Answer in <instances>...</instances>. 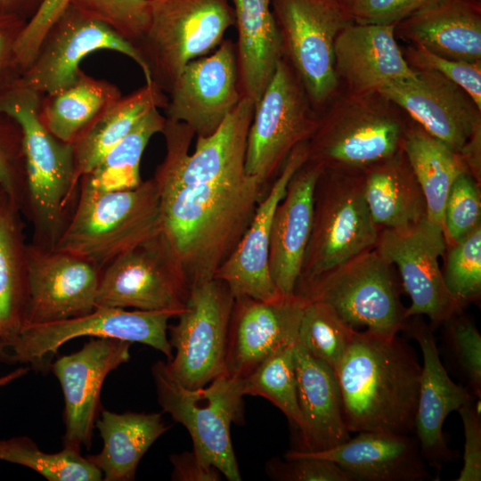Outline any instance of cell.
I'll list each match as a JSON object with an SVG mask.
<instances>
[{"instance_id":"obj_1","label":"cell","mask_w":481,"mask_h":481,"mask_svg":"<svg viewBox=\"0 0 481 481\" xmlns=\"http://www.w3.org/2000/svg\"><path fill=\"white\" fill-rule=\"evenodd\" d=\"M161 234L189 290L214 278L249 225L264 184L249 175L200 184H156Z\"/></svg>"},{"instance_id":"obj_2","label":"cell","mask_w":481,"mask_h":481,"mask_svg":"<svg viewBox=\"0 0 481 481\" xmlns=\"http://www.w3.org/2000/svg\"><path fill=\"white\" fill-rule=\"evenodd\" d=\"M333 370L350 433L414 431L421 365L397 334L357 330Z\"/></svg>"},{"instance_id":"obj_3","label":"cell","mask_w":481,"mask_h":481,"mask_svg":"<svg viewBox=\"0 0 481 481\" xmlns=\"http://www.w3.org/2000/svg\"><path fill=\"white\" fill-rule=\"evenodd\" d=\"M42 94L20 77L0 89V114L20 127L25 162L21 213L32 227L31 243L53 249L74 208L76 179L73 144L52 135L39 118Z\"/></svg>"},{"instance_id":"obj_4","label":"cell","mask_w":481,"mask_h":481,"mask_svg":"<svg viewBox=\"0 0 481 481\" xmlns=\"http://www.w3.org/2000/svg\"><path fill=\"white\" fill-rule=\"evenodd\" d=\"M160 232L159 196L152 178L123 190L97 188L81 178L74 208L53 249L77 256L101 272Z\"/></svg>"},{"instance_id":"obj_5","label":"cell","mask_w":481,"mask_h":481,"mask_svg":"<svg viewBox=\"0 0 481 481\" xmlns=\"http://www.w3.org/2000/svg\"><path fill=\"white\" fill-rule=\"evenodd\" d=\"M379 230L365 200L363 171L323 167L314 188L313 227L295 292L375 248Z\"/></svg>"},{"instance_id":"obj_6","label":"cell","mask_w":481,"mask_h":481,"mask_svg":"<svg viewBox=\"0 0 481 481\" xmlns=\"http://www.w3.org/2000/svg\"><path fill=\"white\" fill-rule=\"evenodd\" d=\"M151 373L163 412L186 428L201 461L230 481L241 480L230 429L243 421L244 379L223 373L204 387L188 388L162 361Z\"/></svg>"},{"instance_id":"obj_7","label":"cell","mask_w":481,"mask_h":481,"mask_svg":"<svg viewBox=\"0 0 481 481\" xmlns=\"http://www.w3.org/2000/svg\"><path fill=\"white\" fill-rule=\"evenodd\" d=\"M234 25L230 0H149V21L135 45L152 81L168 93L183 67L209 53Z\"/></svg>"},{"instance_id":"obj_8","label":"cell","mask_w":481,"mask_h":481,"mask_svg":"<svg viewBox=\"0 0 481 481\" xmlns=\"http://www.w3.org/2000/svg\"><path fill=\"white\" fill-rule=\"evenodd\" d=\"M395 266L375 248L366 250L295 292L330 306L355 330L396 335L409 318L400 298Z\"/></svg>"},{"instance_id":"obj_9","label":"cell","mask_w":481,"mask_h":481,"mask_svg":"<svg viewBox=\"0 0 481 481\" xmlns=\"http://www.w3.org/2000/svg\"><path fill=\"white\" fill-rule=\"evenodd\" d=\"M379 93L339 99L319 119L307 160L323 167L363 171L402 149L407 127Z\"/></svg>"},{"instance_id":"obj_10","label":"cell","mask_w":481,"mask_h":481,"mask_svg":"<svg viewBox=\"0 0 481 481\" xmlns=\"http://www.w3.org/2000/svg\"><path fill=\"white\" fill-rule=\"evenodd\" d=\"M172 317L175 315L169 312L96 306L79 316L25 325L14 335L0 338V361L47 370L64 343L85 336L142 343L163 353L170 361L173 348L167 338V322Z\"/></svg>"},{"instance_id":"obj_11","label":"cell","mask_w":481,"mask_h":481,"mask_svg":"<svg viewBox=\"0 0 481 481\" xmlns=\"http://www.w3.org/2000/svg\"><path fill=\"white\" fill-rule=\"evenodd\" d=\"M312 106L294 69L282 57L255 105L247 139V175L265 185L293 149L310 140L320 119Z\"/></svg>"},{"instance_id":"obj_12","label":"cell","mask_w":481,"mask_h":481,"mask_svg":"<svg viewBox=\"0 0 481 481\" xmlns=\"http://www.w3.org/2000/svg\"><path fill=\"white\" fill-rule=\"evenodd\" d=\"M254 110V102L242 95L213 134L197 137L191 154L189 147L194 133L185 124L166 118L161 132L166 142V155L152 177L155 183L158 186H195L246 175L247 139Z\"/></svg>"},{"instance_id":"obj_13","label":"cell","mask_w":481,"mask_h":481,"mask_svg":"<svg viewBox=\"0 0 481 481\" xmlns=\"http://www.w3.org/2000/svg\"><path fill=\"white\" fill-rule=\"evenodd\" d=\"M283 53L311 103L321 106L338 83L334 45L338 34L353 22L346 10L330 0H272Z\"/></svg>"},{"instance_id":"obj_14","label":"cell","mask_w":481,"mask_h":481,"mask_svg":"<svg viewBox=\"0 0 481 481\" xmlns=\"http://www.w3.org/2000/svg\"><path fill=\"white\" fill-rule=\"evenodd\" d=\"M234 298L216 278L192 287L178 322L168 326L175 354L167 364L188 388L206 386L225 373L224 357Z\"/></svg>"},{"instance_id":"obj_15","label":"cell","mask_w":481,"mask_h":481,"mask_svg":"<svg viewBox=\"0 0 481 481\" xmlns=\"http://www.w3.org/2000/svg\"><path fill=\"white\" fill-rule=\"evenodd\" d=\"M375 249L398 270L402 288L411 299L408 318L425 315L435 330L462 312L445 287L439 265L446 249L440 225L426 218L404 228L380 229Z\"/></svg>"},{"instance_id":"obj_16","label":"cell","mask_w":481,"mask_h":481,"mask_svg":"<svg viewBox=\"0 0 481 481\" xmlns=\"http://www.w3.org/2000/svg\"><path fill=\"white\" fill-rule=\"evenodd\" d=\"M189 288L161 232L121 254L100 273L96 306L169 312L183 310Z\"/></svg>"},{"instance_id":"obj_17","label":"cell","mask_w":481,"mask_h":481,"mask_svg":"<svg viewBox=\"0 0 481 481\" xmlns=\"http://www.w3.org/2000/svg\"><path fill=\"white\" fill-rule=\"evenodd\" d=\"M100 50L129 57L141 68L145 83L153 82L140 53L130 42L73 4L51 28L34 61L20 77L41 94L56 93L76 81L85 57Z\"/></svg>"},{"instance_id":"obj_18","label":"cell","mask_w":481,"mask_h":481,"mask_svg":"<svg viewBox=\"0 0 481 481\" xmlns=\"http://www.w3.org/2000/svg\"><path fill=\"white\" fill-rule=\"evenodd\" d=\"M165 118L188 126L197 137L213 134L242 97L236 44L188 62L171 86Z\"/></svg>"},{"instance_id":"obj_19","label":"cell","mask_w":481,"mask_h":481,"mask_svg":"<svg viewBox=\"0 0 481 481\" xmlns=\"http://www.w3.org/2000/svg\"><path fill=\"white\" fill-rule=\"evenodd\" d=\"M100 273L77 256L28 243L22 326L61 321L93 311Z\"/></svg>"},{"instance_id":"obj_20","label":"cell","mask_w":481,"mask_h":481,"mask_svg":"<svg viewBox=\"0 0 481 481\" xmlns=\"http://www.w3.org/2000/svg\"><path fill=\"white\" fill-rule=\"evenodd\" d=\"M416 72L413 78L388 83L379 94L461 155L469 140L481 133V110L463 89L443 75Z\"/></svg>"},{"instance_id":"obj_21","label":"cell","mask_w":481,"mask_h":481,"mask_svg":"<svg viewBox=\"0 0 481 481\" xmlns=\"http://www.w3.org/2000/svg\"><path fill=\"white\" fill-rule=\"evenodd\" d=\"M132 343L111 338H93L76 353L51 363L64 395V446L80 451L90 447L100 394L107 375L130 358Z\"/></svg>"},{"instance_id":"obj_22","label":"cell","mask_w":481,"mask_h":481,"mask_svg":"<svg viewBox=\"0 0 481 481\" xmlns=\"http://www.w3.org/2000/svg\"><path fill=\"white\" fill-rule=\"evenodd\" d=\"M308 159V141L289 153L267 195L258 202L254 216L238 245L217 269L214 278L224 281L233 298L273 301L281 296L269 269L271 228L275 209L293 175Z\"/></svg>"},{"instance_id":"obj_23","label":"cell","mask_w":481,"mask_h":481,"mask_svg":"<svg viewBox=\"0 0 481 481\" xmlns=\"http://www.w3.org/2000/svg\"><path fill=\"white\" fill-rule=\"evenodd\" d=\"M305 303L296 294L273 301L234 298L226 339L225 374L244 379L271 353L296 343Z\"/></svg>"},{"instance_id":"obj_24","label":"cell","mask_w":481,"mask_h":481,"mask_svg":"<svg viewBox=\"0 0 481 481\" xmlns=\"http://www.w3.org/2000/svg\"><path fill=\"white\" fill-rule=\"evenodd\" d=\"M404 331L417 341L423 357L414 425L416 439L424 461L439 470L455 459L444 439V422L474 395L449 377L439 357L434 330L421 316L410 317Z\"/></svg>"},{"instance_id":"obj_25","label":"cell","mask_w":481,"mask_h":481,"mask_svg":"<svg viewBox=\"0 0 481 481\" xmlns=\"http://www.w3.org/2000/svg\"><path fill=\"white\" fill-rule=\"evenodd\" d=\"M395 37V25L351 22L341 29L334 45L335 69L349 93L375 94L388 83L416 77Z\"/></svg>"},{"instance_id":"obj_26","label":"cell","mask_w":481,"mask_h":481,"mask_svg":"<svg viewBox=\"0 0 481 481\" xmlns=\"http://www.w3.org/2000/svg\"><path fill=\"white\" fill-rule=\"evenodd\" d=\"M323 169L320 163L306 162L289 180L272 222L269 269L281 296L295 294L314 220V194Z\"/></svg>"},{"instance_id":"obj_27","label":"cell","mask_w":481,"mask_h":481,"mask_svg":"<svg viewBox=\"0 0 481 481\" xmlns=\"http://www.w3.org/2000/svg\"><path fill=\"white\" fill-rule=\"evenodd\" d=\"M329 460L363 481H423L428 473L416 438L410 435L363 431L321 452L289 451Z\"/></svg>"},{"instance_id":"obj_28","label":"cell","mask_w":481,"mask_h":481,"mask_svg":"<svg viewBox=\"0 0 481 481\" xmlns=\"http://www.w3.org/2000/svg\"><path fill=\"white\" fill-rule=\"evenodd\" d=\"M293 351L298 401L303 420L297 450L321 452L346 442L351 436L343 419L333 368L314 357L298 341Z\"/></svg>"},{"instance_id":"obj_29","label":"cell","mask_w":481,"mask_h":481,"mask_svg":"<svg viewBox=\"0 0 481 481\" xmlns=\"http://www.w3.org/2000/svg\"><path fill=\"white\" fill-rule=\"evenodd\" d=\"M395 32L437 55L481 61V9L477 0H442L397 23Z\"/></svg>"},{"instance_id":"obj_30","label":"cell","mask_w":481,"mask_h":481,"mask_svg":"<svg viewBox=\"0 0 481 481\" xmlns=\"http://www.w3.org/2000/svg\"><path fill=\"white\" fill-rule=\"evenodd\" d=\"M237 28L236 43L241 94L255 105L283 57L272 0H230Z\"/></svg>"},{"instance_id":"obj_31","label":"cell","mask_w":481,"mask_h":481,"mask_svg":"<svg viewBox=\"0 0 481 481\" xmlns=\"http://www.w3.org/2000/svg\"><path fill=\"white\" fill-rule=\"evenodd\" d=\"M365 200L379 229H398L427 218L422 189L403 148L363 170Z\"/></svg>"},{"instance_id":"obj_32","label":"cell","mask_w":481,"mask_h":481,"mask_svg":"<svg viewBox=\"0 0 481 481\" xmlns=\"http://www.w3.org/2000/svg\"><path fill=\"white\" fill-rule=\"evenodd\" d=\"M95 425L103 446L86 458L102 471L104 481L133 480L143 456L169 429L159 412L102 410Z\"/></svg>"},{"instance_id":"obj_33","label":"cell","mask_w":481,"mask_h":481,"mask_svg":"<svg viewBox=\"0 0 481 481\" xmlns=\"http://www.w3.org/2000/svg\"><path fill=\"white\" fill-rule=\"evenodd\" d=\"M167 103V96L164 91L154 82L145 83L122 95L96 116L72 143L77 183L142 118L153 109H164Z\"/></svg>"},{"instance_id":"obj_34","label":"cell","mask_w":481,"mask_h":481,"mask_svg":"<svg viewBox=\"0 0 481 481\" xmlns=\"http://www.w3.org/2000/svg\"><path fill=\"white\" fill-rule=\"evenodd\" d=\"M23 215L0 184V338L23 323L27 288V249Z\"/></svg>"},{"instance_id":"obj_35","label":"cell","mask_w":481,"mask_h":481,"mask_svg":"<svg viewBox=\"0 0 481 481\" xmlns=\"http://www.w3.org/2000/svg\"><path fill=\"white\" fill-rule=\"evenodd\" d=\"M402 148L424 193L427 218L444 229L450 189L460 175L469 172L463 159L415 122L407 125Z\"/></svg>"},{"instance_id":"obj_36","label":"cell","mask_w":481,"mask_h":481,"mask_svg":"<svg viewBox=\"0 0 481 481\" xmlns=\"http://www.w3.org/2000/svg\"><path fill=\"white\" fill-rule=\"evenodd\" d=\"M121 96L116 85L81 70L71 85L42 94L39 118L52 135L73 143L96 116Z\"/></svg>"},{"instance_id":"obj_37","label":"cell","mask_w":481,"mask_h":481,"mask_svg":"<svg viewBox=\"0 0 481 481\" xmlns=\"http://www.w3.org/2000/svg\"><path fill=\"white\" fill-rule=\"evenodd\" d=\"M159 109L149 111L97 165L81 178L105 190L132 189L142 183L140 165L151 138L163 131L166 118Z\"/></svg>"},{"instance_id":"obj_38","label":"cell","mask_w":481,"mask_h":481,"mask_svg":"<svg viewBox=\"0 0 481 481\" xmlns=\"http://www.w3.org/2000/svg\"><path fill=\"white\" fill-rule=\"evenodd\" d=\"M294 345H285L271 353L243 379L245 395L269 400L299 433L303 420L298 401Z\"/></svg>"},{"instance_id":"obj_39","label":"cell","mask_w":481,"mask_h":481,"mask_svg":"<svg viewBox=\"0 0 481 481\" xmlns=\"http://www.w3.org/2000/svg\"><path fill=\"white\" fill-rule=\"evenodd\" d=\"M0 460L35 470L50 481H100L102 471L75 448L54 453L41 451L27 436L0 440Z\"/></svg>"},{"instance_id":"obj_40","label":"cell","mask_w":481,"mask_h":481,"mask_svg":"<svg viewBox=\"0 0 481 481\" xmlns=\"http://www.w3.org/2000/svg\"><path fill=\"white\" fill-rule=\"evenodd\" d=\"M356 330L327 305L306 299L298 342L314 357L334 368Z\"/></svg>"},{"instance_id":"obj_41","label":"cell","mask_w":481,"mask_h":481,"mask_svg":"<svg viewBox=\"0 0 481 481\" xmlns=\"http://www.w3.org/2000/svg\"><path fill=\"white\" fill-rule=\"evenodd\" d=\"M442 270L446 289L464 308L481 295V226L460 242L446 244Z\"/></svg>"},{"instance_id":"obj_42","label":"cell","mask_w":481,"mask_h":481,"mask_svg":"<svg viewBox=\"0 0 481 481\" xmlns=\"http://www.w3.org/2000/svg\"><path fill=\"white\" fill-rule=\"evenodd\" d=\"M480 226V183L465 172L453 182L445 202L444 232L446 244L461 241Z\"/></svg>"},{"instance_id":"obj_43","label":"cell","mask_w":481,"mask_h":481,"mask_svg":"<svg viewBox=\"0 0 481 481\" xmlns=\"http://www.w3.org/2000/svg\"><path fill=\"white\" fill-rule=\"evenodd\" d=\"M106 23L135 47L149 21V0H71V4Z\"/></svg>"},{"instance_id":"obj_44","label":"cell","mask_w":481,"mask_h":481,"mask_svg":"<svg viewBox=\"0 0 481 481\" xmlns=\"http://www.w3.org/2000/svg\"><path fill=\"white\" fill-rule=\"evenodd\" d=\"M403 53L413 69L435 71L455 83L481 110V61L451 60L414 45Z\"/></svg>"},{"instance_id":"obj_45","label":"cell","mask_w":481,"mask_h":481,"mask_svg":"<svg viewBox=\"0 0 481 481\" xmlns=\"http://www.w3.org/2000/svg\"><path fill=\"white\" fill-rule=\"evenodd\" d=\"M450 347L464 373L471 393L481 397V335L475 323L462 312L444 324Z\"/></svg>"},{"instance_id":"obj_46","label":"cell","mask_w":481,"mask_h":481,"mask_svg":"<svg viewBox=\"0 0 481 481\" xmlns=\"http://www.w3.org/2000/svg\"><path fill=\"white\" fill-rule=\"evenodd\" d=\"M71 0H42L19 32L12 48L13 63L20 74L34 61L40 45Z\"/></svg>"},{"instance_id":"obj_47","label":"cell","mask_w":481,"mask_h":481,"mask_svg":"<svg viewBox=\"0 0 481 481\" xmlns=\"http://www.w3.org/2000/svg\"><path fill=\"white\" fill-rule=\"evenodd\" d=\"M0 184L20 210L25 190V162L20 126L0 114Z\"/></svg>"},{"instance_id":"obj_48","label":"cell","mask_w":481,"mask_h":481,"mask_svg":"<svg viewBox=\"0 0 481 481\" xmlns=\"http://www.w3.org/2000/svg\"><path fill=\"white\" fill-rule=\"evenodd\" d=\"M268 476L280 481H355L337 463L316 457L288 452L284 461L272 459L266 466Z\"/></svg>"},{"instance_id":"obj_49","label":"cell","mask_w":481,"mask_h":481,"mask_svg":"<svg viewBox=\"0 0 481 481\" xmlns=\"http://www.w3.org/2000/svg\"><path fill=\"white\" fill-rule=\"evenodd\" d=\"M442 0H355L346 9L353 22L396 25Z\"/></svg>"},{"instance_id":"obj_50","label":"cell","mask_w":481,"mask_h":481,"mask_svg":"<svg viewBox=\"0 0 481 481\" xmlns=\"http://www.w3.org/2000/svg\"><path fill=\"white\" fill-rule=\"evenodd\" d=\"M461 418L465 444L463 467L456 481L481 480V414L475 409L473 396L457 411Z\"/></svg>"},{"instance_id":"obj_51","label":"cell","mask_w":481,"mask_h":481,"mask_svg":"<svg viewBox=\"0 0 481 481\" xmlns=\"http://www.w3.org/2000/svg\"><path fill=\"white\" fill-rule=\"evenodd\" d=\"M172 480L175 481H218L222 473L214 466L201 461L192 450L172 454Z\"/></svg>"},{"instance_id":"obj_52","label":"cell","mask_w":481,"mask_h":481,"mask_svg":"<svg viewBox=\"0 0 481 481\" xmlns=\"http://www.w3.org/2000/svg\"><path fill=\"white\" fill-rule=\"evenodd\" d=\"M17 16L0 14V89L10 79L20 75L13 64L12 48L15 39L24 26Z\"/></svg>"},{"instance_id":"obj_53","label":"cell","mask_w":481,"mask_h":481,"mask_svg":"<svg viewBox=\"0 0 481 481\" xmlns=\"http://www.w3.org/2000/svg\"><path fill=\"white\" fill-rule=\"evenodd\" d=\"M26 0H0V14L16 16V9Z\"/></svg>"},{"instance_id":"obj_54","label":"cell","mask_w":481,"mask_h":481,"mask_svg":"<svg viewBox=\"0 0 481 481\" xmlns=\"http://www.w3.org/2000/svg\"><path fill=\"white\" fill-rule=\"evenodd\" d=\"M338 6L346 10L355 0H330Z\"/></svg>"}]
</instances>
